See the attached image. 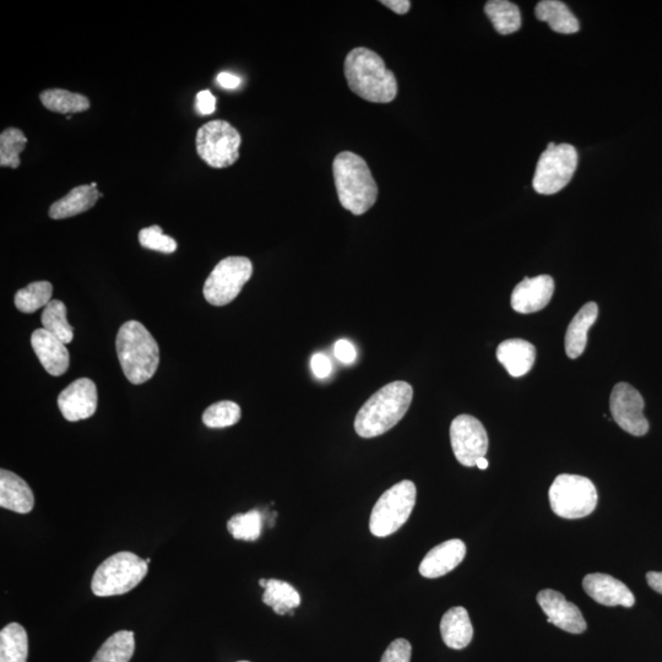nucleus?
Wrapping results in <instances>:
<instances>
[{
    "label": "nucleus",
    "instance_id": "37998d69",
    "mask_svg": "<svg viewBox=\"0 0 662 662\" xmlns=\"http://www.w3.org/2000/svg\"><path fill=\"white\" fill-rule=\"evenodd\" d=\"M476 466L480 470H486L488 468V460L486 458H481L477 460Z\"/></svg>",
    "mask_w": 662,
    "mask_h": 662
},
{
    "label": "nucleus",
    "instance_id": "39448f33",
    "mask_svg": "<svg viewBox=\"0 0 662 662\" xmlns=\"http://www.w3.org/2000/svg\"><path fill=\"white\" fill-rule=\"evenodd\" d=\"M149 566L133 552H118L100 564L92 577L91 590L99 598L129 593L143 582Z\"/></svg>",
    "mask_w": 662,
    "mask_h": 662
},
{
    "label": "nucleus",
    "instance_id": "a878e982",
    "mask_svg": "<svg viewBox=\"0 0 662 662\" xmlns=\"http://www.w3.org/2000/svg\"><path fill=\"white\" fill-rule=\"evenodd\" d=\"M301 595L289 583L278 579H268L263 594V602L278 613V615H287L301 605Z\"/></svg>",
    "mask_w": 662,
    "mask_h": 662
},
{
    "label": "nucleus",
    "instance_id": "c756f323",
    "mask_svg": "<svg viewBox=\"0 0 662 662\" xmlns=\"http://www.w3.org/2000/svg\"><path fill=\"white\" fill-rule=\"evenodd\" d=\"M43 329L56 336L65 345L72 343L74 329L67 320V307L59 300H52L42 312Z\"/></svg>",
    "mask_w": 662,
    "mask_h": 662
},
{
    "label": "nucleus",
    "instance_id": "0eeeda50",
    "mask_svg": "<svg viewBox=\"0 0 662 662\" xmlns=\"http://www.w3.org/2000/svg\"><path fill=\"white\" fill-rule=\"evenodd\" d=\"M414 482L404 480L385 491L374 506L370 519V530L374 536L393 535L408 522L416 504Z\"/></svg>",
    "mask_w": 662,
    "mask_h": 662
},
{
    "label": "nucleus",
    "instance_id": "b1692460",
    "mask_svg": "<svg viewBox=\"0 0 662 662\" xmlns=\"http://www.w3.org/2000/svg\"><path fill=\"white\" fill-rule=\"evenodd\" d=\"M536 18L545 21L558 34L571 35L580 30L579 21L563 2L544 0L536 5Z\"/></svg>",
    "mask_w": 662,
    "mask_h": 662
},
{
    "label": "nucleus",
    "instance_id": "f704fd0d",
    "mask_svg": "<svg viewBox=\"0 0 662 662\" xmlns=\"http://www.w3.org/2000/svg\"><path fill=\"white\" fill-rule=\"evenodd\" d=\"M141 247L166 254L175 253L177 242L172 237L166 236L160 226L146 227L139 232Z\"/></svg>",
    "mask_w": 662,
    "mask_h": 662
},
{
    "label": "nucleus",
    "instance_id": "2f4dec72",
    "mask_svg": "<svg viewBox=\"0 0 662 662\" xmlns=\"http://www.w3.org/2000/svg\"><path fill=\"white\" fill-rule=\"evenodd\" d=\"M227 529L236 540L257 541L263 531V515L259 510L233 515Z\"/></svg>",
    "mask_w": 662,
    "mask_h": 662
},
{
    "label": "nucleus",
    "instance_id": "c9c22d12",
    "mask_svg": "<svg viewBox=\"0 0 662 662\" xmlns=\"http://www.w3.org/2000/svg\"><path fill=\"white\" fill-rule=\"evenodd\" d=\"M412 647L409 640L395 639L384 651L381 662H410Z\"/></svg>",
    "mask_w": 662,
    "mask_h": 662
},
{
    "label": "nucleus",
    "instance_id": "9b49d317",
    "mask_svg": "<svg viewBox=\"0 0 662 662\" xmlns=\"http://www.w3.org/2000/svg\"><path fill=\"white\" fill-rule=\"evenodd\" d=\"M450 442L455 458L461 465L476 466L477 460L485 458L488 436L484 425L470 415L455 417L450 426Z\"/></svg>",
    "mask_w": 662,
    "mask_h": 662
},
{
    "label": "nucleus",
    "instance_id": "20e7f679",
    "mask_svg": "<svg viewBox=\"0 0 662 662\" xmlns=\"http://www.w3.org/2000/svg\"><path fill=\"white\" fill-rule=\"evenodd\" d=\"M116 349L130 383L139 385L154 377L160 363V349L143 324L137 320L123 324L117 334Z\"/></svg>",
    "mask_w": 662,
    "mask_h": 662
},
{
    "label": "nucleus",
    "instance_id": "7ed1b4c3",
    "mask_svg": "<svg viewBox=\"0 0 662 662\" xmlns=\"http://www.w3.org/2000/svg\"><path fill=\"white\" fill-rule=\"evenodd\" d=\"M333 175L341 205L354 215H363L377 202L378 186L367 162L351 151L335 157Z\"/></svg>",
    "mask_w": 662,
    "mask_h": 662
},
{
    "label": "nucleus",
    "instance_id": "aec40b11",
    "mask_svg": "<svg viewBox=\"0 0 662 662\" xmlns=\"http://www.w3.org/2000/svg\"><path fill=\"white\" fill-rule=\"evenodd\" d=\"M497 358L510 376L520 378L528 374L533 368L536 360V349L529 341L509 339L498 346Z\"/></svg>",
    "mask_w": 662,
    "mask_h": 662
},
{
    "label": "nucleus",
    "instance_id": "412c9836",
    "mask_svg": "<svg viewBox=\"0 0 662 662\" xmlns=\"http://www.w3.org/2000/svg\"><path fill=\"white\" fill-rule=\"evenodd\" d=\"M103 195L97 191V183L84 184L75 187L64 198L54 202L50 208V217L53 220L68 219L94 208L97 200Z\"/></svg>",
    "mask_w": 662,
    "mask_h": 662
},
{
    "label": "nucleus",
    "instance_id": "dca6fc26",
    "mask_svg": "<svg viewBox=\"0 0 662 662\" xmlns=\"http://www.w3.org/2000/svg\"><path fill=\"white\" fill-rule=\"evenodd\" d=\"M585 593L605 606L632 607L636 598L626 584L607 574H589L583 580Z\"/></svg>",
    "mask_w": 662,
    "mask_h": 662
},
{
    "label": "nucleus",
    "instance_id": "bb28decb",
    "mask_svg": "<svg viewBox=\"0 0 662 662\" xmlns=\"http://www.w3.org/2000/svg\"><path fill=\"white\" fill-rule=\"evenodd\" d=\"M42 105L59 115L72 116L74 113L88 111L91 103L88 97L63 89H51L41 92Z\"/></svg>",
    "mask_w": 662,
    "mask_h": 662
},
{
    "label": "nucleus",
    "instance_id": "a18cd8bd",
    "mask_svg": "<svg viewBox=\"0 0 662 662\" xmlns=\"http://www.w3.org/2000/svg\"><path fill=\"white\" fill-rule=\"evenodd\" d=\"M240 662H249V661H240Z\"/></svg>",
    "mask_w": 662,
    "mask_h": 662
},
{
    "label": "nucleus",
    "instance_id": "f3484780",
    "mask_svg": "<svg viewBox=\"0 0 662 662\" xmlns=\"http://www.w3.org/2000/svg\"><path fill=\"white\" fill-rule=\"evenodd\" d=\"M466 556V546L463 541L454 539L443 542L430 552L420 564V573L422 577L428 579L441 578L464 561Z\"/></svg>",
    "mask_w": 662,
    "mask_h": 662
},
{
    "label": "nucleus",
    "instance_id": "c03bdc74",
    "mask_svg": "<svg viewBox=\"0 0 662 662\" xmlns=\"http://www.w3.org/2000/svg\"><path fill=\"white\" fill-rule=\"evenodd\" d=\"M259 584H260V586H263V588H265V586H267V584H268V580L267 579H260Z\"/></svg>",
    "mask_w": 662,
    "mask_h": 662
},
{
    "label": "nucleus",
    "instance_id": "a211bd4d",
    "mask_svg": "<svg viewBox=\"0 0 662 662\" xmlns=\"http://www.w3.org/2000/svg\"><path fill=\"white\" fill-rule=\"evenodd\" d=\"M31 345L41 365L51 376H62L69 368V352L65 344L46 329H37L31 336Z\"/></svg>",
    "mask_w": 662,
    "mask_h": 662
},
{
    "label": "nucleus",
    "instance_id": "4468645a",
    "mask_svg": "<svg viewBox=\"0 0 662 662\" xmlns=\"http://www.w3.org/2000/svg\"><path fill=\"white\" fill-rule=\"evenodd\" d=\"M537 602L547 616V621L568 633L580 634L586 631L582 611L558 591L546 589L537 595Z\"/></svg>",
    "mask_w": 662,
    "mask_h": 662
},
{
    "label": "nucleus",
    "instance_id": "79ce46f5",
    "mask_svg": "<svg viewBox=\"0 0 662 662\" xmlns=\"http://www.w3.org/2000/svg\"><path fill=\"white\" fill-rule=\"evenodd\" d=\"M647 580L651 589L655 590L656 593L662 594V573L650 572L647 575Z\"/></svg>",
    "mask_w": 662,
    "mask_h": 662
},
{
    "label": "nucleus",
    "instance_id": "1a4fd4ad",
    "mask_svg": "<svg viewBox=\"0 0 662 662\" xmlns=\"http://www.w3.org/2000/svg\"><path fill=\"white\" fill-rule=\"evenodd\" d=\"M252 275L253 264L248 258L222 259L205 281V300L217 307L229 305L240 295L243 286L251 280Z\"/></svg>",
    "mask_w": 662,
    "mask_h": 662
},
{
    "label": "nucleus",
    "instance_id": "473e14b6",
    "mask_svg": "<svg viewBox=\"0 0 662 662\" xmlns=\"http://www.w3.org/2000/svg\"><path fill=\"white\" fill-rule=\"evenodd\" d=\"M27 138L18 128L5 129L0 134V166L18 168L20 155L26 148Z\"/></svg>",
    "mask_w": 662,
    "mask_h": 662
},
{
    "label": "nucleus",
    "instance_id": "cd10ccee",
    "mask_svg": "<svg viewBox=\"0 0 662 662\" xmlns=\"http://www.w3.org/2000/svg\"><path fill=\"white\" fill-rule=\"evenodd\" d=\"M485 13L499 34L510 35L522 27L520 10L508 0H491L485 5Z\"/></svg>",
    "mask_w": 662,
    "mask_h": 662
},
{
    "label": "nucleus",
    "instance_id": "2eb2a0df",
    "mask_svg": "<svg viewBox=\"0 0 662 662\" xmlns=\"http://www.w3.org/2000/svg\"><path fill=\"white\" fill-rule=\"evenodd\" d=\"M555 292V281L550 275L525 278L519 282L512 293V307L515 312L530 314L541 311Z\"/></svg>",
    "mask_w": 662,
    "mask_h": 662
},
{
    "label": "nucleus",
    "instance_id": "7c9ffc66",
    "mask_svg": "<svg viewBox=\"0 0 662 662\" xmlns=\"http://www.w3.org/2000/svg\"><path fill=\"white\" fill-rule=\"evenodd\" d=\"M53 286L48 281L32 282L15 295V306L23 313H35L52 301Z\"/></svg>",
    "mask_w": 662,
    "mask_h": 662
},
{
    "label": "nucleus",
    "instance_id": "4be33fe9",
    "mask_svg": "<svg viewBox=\"0 0 662 662\" xmlns=\"http://www.w3.org/2000/svg\"><path fill=\"white\" fill-rule=\"evenodd\" d=\"M599 317V307L595 302L586 303L575 314L566 334V354L572 360L583 355L588 344V333Z\"/></svg>",
    "mask_w": 662,
    "mask_h": 662
},
{
    "label": "nucleus",
    "instance_id": "c85d7f7f",
    "mask_svg": "<svg viewBox=\"0 0 662 662\" xmlns=\"http://www.w3.org/2000/svg\"><path fill=\"white\" fill-rule=\"evenodd\" d=\"M135 651L134 633L121 631L103 643L91 662H129Z\"/></svg>",
    "mask_w": 662,
    "mask_h": 662
},
{
    "label": "nucleus",
    "instance_id": "9d476101",
    "mask_svg": "<svg viewBox=\"0 0 662 662\" xmlns=\"http://www.w3.org/2000/svg\"><path fill=\"white\" fill-rule=\"evenodd\" d=\"M578 167V151L573 145L561 144L547 149L537 162L533 187L539 194L561 192L572 181Z\"/></svg>",
    "mask_w": 662,
    "mask_h": 662
},
{
    "label": "nucleus",
    "instance_id": "f257e3e1",
    "mask_svg": "<svg viewBox=\"0 0 662 662\" xmlns=\"http://www.w3.org/2000/svg\"><path fill=\"white\" fill-rule=\"evenodd\" d=\"M345 77L349 88L361 99L389 103L398 95V81L385 67L383 58L365 47L352 50L345 59Z\"/></svg>",
    "mask_w": 662,
    "mask_h": 662
},
{
    "label": "nucleus",
    "instance_id": "f03ea898",
    "mask_svg": "<svg viewBox=\"0 0 662 662\" xmlns=\"http://www.w3.org/2000/svg\"><path fill=\"white\" fill-rule=\"evenodd\" d=\"M414 389L406 382H393L379 389L356 416L355 431L362 438L382 436L403 420L409 411Z\"/></svg>",
    "mask_w": 662,
    "mask_h": 662
},
{
    "label": "nucleus",
    "instance_id": "ea45409f",
    "mask_svg": "<svg viewBox=\"0 0 662 662\" xmlns=\"http://www.w3.org/2000/svg\"><path fill=\"white\" fill-rule=\"evenodd\" d=\"M381 4L399 15L409 13L411 8V2H408V0H383Z\"/></svg>",
    "mask_w": 662,
    "mask_h": 662
},
{
    "label": "nucleus",
    "instance_id": "5701e85b",
    "mask_svg": "<svg viewBox=\"0 0 662 662\" xmlns=\"http://www.w3.org/2000/svg\"><path fill=\"white\" fill-rule=\"evenodd\" d=\"M441 634L444 644L450 649L461 650L468 647L474 637L468 611L458 606L444 613Z\"/></svg>",
    "mask_w": 662,
    "mask_h": 662
},
{
    "label": "nucleus",
    "instance_id": "58836bf2",
    "mask_svg": "<svg viewBox=\"0 0 662 662\" xmlns=\"http://www.w3.org/2000/svg\"><path fill=\"white\" fill-rule=\"evenodd\" d=\"M311 367L316 376L319 379L328 378L331 374V361L327 355L324 354H314L311 358Z\"/></svg>",
    "mask_w": 662,
    "mask_h": 662
},
{
    "label": "nucleus",
    "instance_id": "a19ab883",
    "mask_svg": "<svg viewBox=\"0 0 662 662\" xmlns=\"http://www.w3.org/2000/svg\"><path fill=\"white\" fill-rule=\"evenodd\" d=\"M217 83L226 90L237 89L241 85V78L236 77V75L230 73H221L217 77Z\"/></svg>",
    "mask_w": 662,
    "mask_h": 662
},
{
    "label": "nucleus",
    "instance_id": "393cba45",
    "mask_svg": "<svg viewBox=\"0 0 662 662\" xmlns=\"http://www.w3.org/2000/svg\"><path fill=\"white\" fill-rule=\"evenodd\" d=\"M29 638L19 623H10L0 632V662H26Z\"/></svg>",
    "mask_w": 662,
    "mask_h": 662
},
{
    "label": "nucleus",
    "instance_id": "ddd939ff",
    "mask_svg": "<svg viewBox=\"0 0 662 662\" xmlns=\"http://www.w3.org/2000/svg\"><path fill=\"white\" fill-rule=\"evenodd\" d=\"M58 408L69 422L90 419L97 409L96 384L89 378H80L68 385L58 396Z\"/></svg>",
    "mask_w": 662,
    "mask_h": 662
},
{
    "label": "nucleus",
    "instance_id": "423d86ee",
    "mask_svg": "<svg viewBox=\"0 0 662 662\" xmlns=\"http://www.w3.org/2000/svg\"><path fill=\"white\" fill-rule=\"evenodd\" d=\"M548 496L553 512L564 519L588 517L599 501L598 490L593 482L579 475L557 476Z\"/></svg>",
    "mask_w": 662,
    "mask_h": 662
},
{
    "label": "nucleus",
    "instance_id": "e433bc0d",
    "mask_svg": "<svg viewBox=\"0 0 662 662\" xmlns=\"http://www.w3.org/2000/svg\"><path fill=\"white\" fill-rule=\"evenodd\" d=\"M334 354L340 362L344 363V365H351V363L356 361L357 357V351L354 344L350 343V341L346 339L336 341L334 346Z\"/></svg>",
    "mask_w": 662,
    "mask_h": 662
},
{
    "label": "nucleus",
    "instance_id": "f8f14e48",
    "mask_svg": "<svg viewBox=\"0 0 662 662\" xmlns=\"http://www.w3.org/2000/svg\"><path fill=\"white\" fill-rule=\"evenodd\" d=\"M644 406L643 396L631 384L618 383L613 388L610 399L613 420L632 436L642 437L649 431Z\"/></svg>",
    "mask_w": 662,
    "mask_h": 662
},
{
    "label": "nucleus",
    "instance_id": "72a5a7b5",
    "mask_svg": "<svg viewBox=\"0 0 662 662\" xmlns=\"http://www.w3.org/2000/svg\"><path fill=\"white\" fill-rule=\"evenodd\" d=\"M241 416L240 405L233 401H220L205 410L203 422L209 428H225L236 425Z\"/></svg>",
    "mask_w": 662,
    "mask_h": 662
},
{
    "label": "nucleus",
    "instance_id": "6e6552de",
    "mask_svg": "<svg viewBox=\"0 0 662 662\" xmlns=\"http://www.w3.org/2000/svg\"><path fill=\"white\" fill-rule=\"evenodd\" d=\"M241 144V134L225 121L204 124L198 130L197 139H195L200 159L213 168L235 165L240 157Z\"/></svg>",
    "mask_w": 662,
    "mask_h": 662
},
{
    "label": "nucleus",
    "instance_id": "4c0bfd02",
    "mask_svg": "<svg viewBox=\"0 0 662 662\" xmlns=\"http://www.w3.org/2000/svg\"><path fill=\"white\" fill-rule=\"evenodd\" d=\"M195 110L199 115H213L216 110L215 96L209 90L198 92L197 99H195Z\"/></svg>",
    "mask_w": 662,
    "mask_h": 662
},
{
    "label": "nucleus",
    "instance_id": "6ab92c4d",
    "mask_svg": "<svg viewBox=\"0 0 662 662\" xmlns=\"http://www.w3.org/2000/svg\"><path fill=\"white\" fill-rule=\"evenodd\" d=\"M35 506L31 487L12 471H0V507L19 514L30 513Z\"/></svg>",
    "mask_w": 662,
    "mask_h": 662
}]
</instances>
